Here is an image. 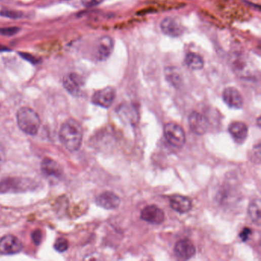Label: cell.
<instances>
[{"instance_id":"6da1fadb","label":"cell","mask_w":261,"mask_h":261,"mask_svg":"<svg viewBox=\"0 0 261 261\" xmlns=\"http://www.w3.org/2000/svg\"><path fill=\"white\" fill-rule=\"evenodd\" d=\"M59 139L67 151L70 152L79 151L83 139L82 126L76 120H68L61 126Z\"/></svg>"},{"instance_id":"7a4b0ae2","label":"cell","mask_w":261,"mask_h":261,"mask_svg":"<svg viewBox=\"0 0 261 261\" xmlns=\"http://www.w3.org/2000/svg\"><path fill=\"white\" fill-rule=\"evenodd\" d=\"M17 124L22 132L34 136L40 130L41 120L38 114L31 108L22 107L18 111Z\"/></svg>"},{"instance_id":"3957f363","label":"cell","mask_w":261,"mask_h":261,"mask_svg":"<svg viewBox=\"0 0 261 261\" xmlns=\"http://www.w3.org/2000/svg\"><path fill=\"white\" fill-rule=\"evenodd\" d=\"M32 180L23 178H6L0 181V193H20L35 189Z\"/></svg>"},{"instance_id":"277c9868","label":"cell","mask_w":261,"mask_h":261,"mask_svg":"<svg viewBox=\"0 0 261 261\" xmlns=\"http://www.w3.org/2000/svg\"><path fill=\"white\" fill-rule=\"evenodd\" d=\"M164 136L166 141L176 148H181L185 143L186 136L184 129L175 123H168L165 125Z\"/></svg>"},{"instance_id":"5b68a950","label":"cell","mask_w":261,"mask_h":261,"mask_svg":"<svg viewBox=\"0 0 261 261\" xmlns=\"http://www.w3.org/2000/svg\"><path fill=\"white\" fill-rule=\"evenodd\" d=\"M113 39L109 36H103L97 41L94 49V57L97 61H106L113 52Z\"/></svg>"},{"instance_id":"8992f818","label":"cell","mask_w":261,"mask_h":261,"mask_svg":"<svg viewBox=\"0 0 261 261\" xmlns=\"http://www.w3.org/2000/svg\"><path fill=\"white\" fill-rule=\"evenodd\" d=\"M23 248L22 241L14 235H6L0 239V254L13 255Z\"/></svg>"},{"instance_id":"52a82bcc","label":"cell","mask_w":261,"mask_h":261,"mask_svg":"<svg viewBox=\"0 0 261 261\" xmlns=\"http://www.w3.org/2000/svg\"><path fill=\"white\" fill-rule=\"evenodd\" d=\"M160 28L166 35L177 38L183 34L184 26L181 21L175 17H166L160 23Z\"/></svg>"},{"instance_id":"ba28073f","label":"cell","mask_w":261,"mask_h":261,"mask_svg":"<svg viewBox=\"0 0 261 261\" xmlns=\"http://www.w3.org/2000/svg\"><path fill=\"white\" fill-rule=\"evenodd\" d=\"M116 97V91L111 87L99 90L92 97V103L103 108H109L113 104Z\"/></svg>"},{"instance_id":"9c48e42d","label":"cell","mask_w":261,"mask_h":261,"mask_svg":"<svg viewBox=\"0 0 261 261\" xmlns=\"http://www.w3.org/2000/svg\"><path fill=\"white\" fill-rule=\"evenodd\" d=\"M189 124L193 133L197 135H203L209 127V123L204 115L193 111L189 117Z\"/></svg>"},{"instance_id":"30bf717a","label":"cell","mask_w":261,"mask_h":261,"mask_svg":"<svg viewBox=\"0 0 261 261\" xmlns=\"http://www.w3.org/2000/svg\"><path fill=\"white\" fill-rule=\"evenodd\" d=\"M142 220L154 225H160L165 220V214L163 210L156 205H148L141 211Z\"/></svg>"},{"instance_id":"8fae6325","label":"cell","mask_w":261,"mask_h":261,"mask_svg":"<svg viewBox=\"0 0 261 261\" xmlns=\"http://www.w3.org/2000/svg\"><path fill=\"white\" fill-rule=\"evenodd\" d=\"M63 85L66 91L71 95L77 97L82 94L83 82L76 73H67V76H64L63 79Z\"/></svg>"},{"instance_id":"7c38bea8","label":"cell","mask_w":261,"mask_h":261,"mask_svg":"<svg viewBox=\"0 0 261 261\" xmlns=\"http://www.w3.org/2000/svg\"><path fill=\"white\" fill-rule=\"evenodd\" d=\"M222 97H223V101L229 107L241 109L244 104V100L241 93L238 89L232 87H229L223 90Z\"/></svg>"},{"instance_id":"4fadbf2b","label":"cell","mask_w":261,"mask_h":261,"mask_svg":"<svg viewBox=\"0 0 261 261\" xmlns=\"http://www.w3.org/2000/svg\"><path fill=\"white\" fill-rule=\"evenodd\" d=\"M96 204L104 209H115L121 204V199L112 192H103L96 198Z\"/></svg>"},{"instance_id":"5bb4252c","label":"cell","mask_w":261,"mask_h":261,"mask_svg":"<svg viewBox=\"0 0 261 261\" xmlns=\"http://www.w3.org/2000/svg\"><path fill=\"white\" fill-rule=\"evenodd\" d=\"M174 252L180 259H189L196 254V247L189 239L180 240L175 244Z\"/></svg>"},{"instance_id":"9a60e30c","label":"cell","mask_w":261,"mask_h":261,"mask_svg":"<svg viewBox=\"0 0 261 261\" xmlns=\"http://www.w3.org/2000/svg\"><path fill=\"white\" fill-rule=\"evenodd\" d=\"M169 204L174 211L180 214L189 212L193 208L191 199L181 195H172L170 196Z\"/></svg>"},{"instance_id":"2e32d148","label":"cell","mask_w":261,"mask_h":261,"mask_svg":"<svg viewBox=\"0 0 261 261\" xmlns=\"http://www.w3.org/2000/svg\"><path fill=\"white\" fill-rule=\"evenodd\" d=\"M229 131L234 140L238 144L244 143L248 136V127L242 122L232 123L229 126Z\"/></svg>"},{"instance_id":"e0dca14e","label":"cell","mask_w":261,"mask_h":261,"mask_svg":"<svg viewBox=\"0 0 261 261\" xmlns=\"http://www.w3.org/2000/svg\"><path fill=\"white\" fill-rule=\"evenodd\" d=\"M41 169L43 173L46 176L60 178L62 175L61 166L52 159H44L42 162Z\"/></svg>"},{"instance_id":"ac0fdd59","label":"cell","mask_w":261,"mask_h":261,"mask_svg":"<svg viewBox=\"0 0 261 261\" xmlns=\"http://www.w3.org/2000/svg\"><path fill=\"white\" fill-rule=\"evenodd\" d=\"M184 63L189 68L193 70H201L203 68L204 64H205L202 57L194 52H190L186 55L185 58H184Z\"/></svg>"},{"instance_id":"d6986e66","label":"cell","mask_w":261,"mask_h":261,"mask_svg":"<svg viewBox=\"0 0 261 261\" xmlns=\"http://www.w3.org/2000/svg\"><path fill=\"white\" fill-rule=\"evenodd\" d=\"M260 200L259 199L252 201L248 207V214L256 226L260 225Z\"/></svg>"},{"instance_id":"ffe728a7","label":"cell","mask_w":261,"mask_h":261,"mask_svg":"<svg viewBox=\"0 0 261 261\" xmlns=\"http://www.w3.org/2000/svg\"><path fill=\"white\" fill-rule=\"evenodd\" d=\"M165 74H166V78L168 82L173 86H178L181 83V76H180L179 72H178L176 67H166V70H165Z\"/></svg>"},{"instance_id":"44dd1931","label":"cell","mask_w":261,"mask_h":261,"mask_svg":"<svg viewBox=\"0 0 261 261\" xmlns=\"http://www.w3.org/2000/svg\"><path fill=\"white\" fill-rule=\"evenodd\" d=\"M68 241L64 238H58L56 241H55V245H54L55 250H56L57 251L60 252V253L66 251V250L68 249Z\"/></svg>"},{"instance_id":"7402d4cb","label":"cell","mask_w":261,"mask_h":261,"mask_svg":"<svg viewBox=\"0 0 261 261\" xmlns=\"http://www.w3.org/2000/svg\"><path fill=\"white\" fill-rule=\"evenodd\" d=\"M0 16L10 19H19L22 17V13L20 12L13 11V10H2L0 11Z\"/></svg>"},{"instance_id":"603a6c76","label":"cell","mask_w":261,"mask_h":261,"mask_svg":"<svg viewBox=\"0 0 261 261\" xmlns=\"http://www.w3.org/2000/svg\"><path fill=\"white\" fill-rule=\"evenodd\" d=\"M20 28L18 27H8V28H0V35L13 36L19 32Z\"/></svg>"},{"instance_id":"cb8c5ba5","label":"cell","mask_w":261,"mask_h":261,"mask_svg":"<svg viewBox=\"0 0 261 261\" xmlns=\"http://www.w3.org/2000/svg\"><path fill=\"white\" fill-rule=\"evenodd\" d=\"M43 232L40 230H35L31 233V240L34 245H40L43 241Z\"/></svg>"},{"instance_id":"d4e9b609","label":"cell","mask_w":261,"mask_h":261,"mask_svg":"<svg viewBox=\"0 0 261 261\" xmlns=\"http://www.w3.org/2000/svg\"><path fill=\"white\" fill-rule=\"evenodd\" d=\"M103 1V0H82V4L88 8L97 7L99 4H101Z\"/></svg>"},{"instance_id":"484cf974","label":"cell","mask_w":261,"mask_h":261,"mask_svg":"<svg viewBox=\"0 0 261 261\" xmlns=\"http://www.w3.org/2000/svg\"><path fill=\"white\" fill-rule=\"evenodd\" d=\"M251 233V229H249V228H245V229H243L242 232L240 234V238L243 241H247L250 238Z\"/></svg>"},{"instance_id":"4316f807","label":"cell","mask_w":261,"mask_h":261,"mask_svg":"<svg viewBox=\"0 0 261 261\" xmlns=\"http://www.w3.org/2000/svg\"><path fill=\"white\" fill-rule=\"evenodd\" d=\"M19 55H21L22 58H23L24 59L26 60V61H30V62L32 63V64H36V63H38V59L37 58H34L32 55H29V54L23 53V52H20Z\"/></svg>"},{"instance_id":"83f0119b","label":"cell","mask_w":261,"mask_h":261,"mask_svg":"<svg viewBox=\"0 0 261 261\" xmlns=\"http://www.w3.org/2000/svg\"><path fill=\"white\" fill-rule=\"evenodd\" d=\"M10 49H8V48L6 47L5 46H3V45H0V52H10Z\"/></svg>"}]
</instances>
